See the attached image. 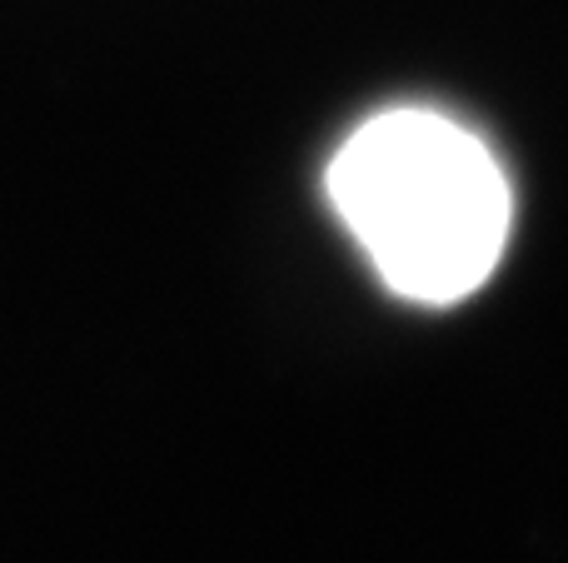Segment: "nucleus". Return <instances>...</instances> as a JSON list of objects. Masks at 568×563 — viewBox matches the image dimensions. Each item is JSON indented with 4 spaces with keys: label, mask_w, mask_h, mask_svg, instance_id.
I'll return each mask as SVG.
<instances>
[{
    "label": "nucleus",
    "mask_w": 568,
    "mask_h": 563,
    "mask_svg": "<svg viewBox=\"0 0 568 563\" xmlns=\"http://www.w3.org/2000/svg\"><path fill=\"white\" fill-rule=\"evenodd\" d=\"M329 199L384 285L419 305L474 295L509 239L499 160L439 110L364 120L329 160Z\"/></svg>",
    "instance_id": "nucleus-1"
}]
</instances>
